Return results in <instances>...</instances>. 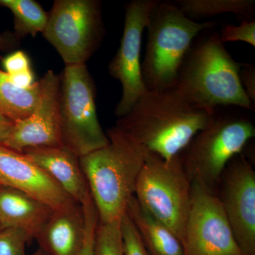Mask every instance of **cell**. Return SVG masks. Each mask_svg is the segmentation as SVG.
Here are the masks:
<instances>
[{
	"label": "cell",
	"mask_w": 255,
	"mask_h": 255,
	"mask_svg": "<svg viewBox=\"0 0 255 255\" xmlns=\"http://www.w3.org/2000/svg\"><path fill=\"white\" fill-rule=\"evenodd\" d=\"M212 21L197 22L183 13L174 1H158L149 16L142 81L147 91L174 88L179 68L193 42Z\"/></svg>",
	"instance_id": "obj_4"
},
{
	"label": "cell",
	"mask_w": 255,
	"mask_h": 255,
	"mask_svg": "<svg viewBox=\"0 0 255 255\" xmlns=\"http://www.w3.org/2000/svg\"><path fill=\"white\" fill-rule=\"evenodd\" d=\"M8 76L10 81L21 88H28L36 82H34V75L31 69L14 75H8Z\"/></svg>",
	"instance_id": "obj_28"
},
{
	"label": "cell",
	"mask_w": 255,
	"mask_h": 255,
	"mask_svg": "<svg viewBox=\"0 0 255 255\" xmlns=\"http://www.w3.org/2000/svg\"><path fill=\"white\" fill-rule=\"evenodd\" d=\"M126 212L135 224L150 255H184V247L177 236L147 212L135 196L129 201Z\"/></svg>",
	"instance_id": "obj_17"
},
{
	"label": "cell",
	"mask_w": 255,
	"mask_h": 255,
	"mask_svg": "<svg viewBox=\"0 0 255 255\" xmlns=\"http://www.w3.org/2000/svg\"><path fill=\"white\" fill-rule=\"evenodd\" d=\"M120 226L124 255H150L140 233L127 212L120 220Z\"/></svg>",
	"instance_id": "obj_22"
},
{
	"label": "cell",
	"mask_w": 255,
	"mask_h": 255,
	"mask_svg": "<svg viewBox=\"0 0 255 255\" xmlns=\"http://www.w3.org/2000/svg\"><path fill=\"white\" fill-rule=\"evenodd\" d=\"M0 6L7 8L14 16L16 38L34 37L43 33L48 19L41 5L34 0H0Z\"/></svg>",
	"instance_id": "obj_19"
},
{
	"label": "cell",
	"mask_w": 255,
	"mask_h": 255,
	"mask_svg": "<svg viewBox=\"0 0 255 255\" xmlns=\"http://www.w3.org/2000/svg\"><path fill=\"white\" fill-rule=\"evenodd\" d=\"M255 136L251 119L239 114L219 113L217 109L211 124L179 155L191 182L216 194L226 166Z\"/></svg>",
	"instance_id": "obj_5"
},
{
	"label": "cell",
	"mask_w": 255,
	"mask_h": 255,
	"mask_svg": "<svg viewBox=\"0 0 255 255\" xmlns=\"http://www.w3.org/2000/svg\"><path fill=\"white\" fill-rule=\"evenodd\" d=\"M95 94L86 64L65 65L60 77L62 143L80 158L110 142L97 117Z\"/></svg>",
	"instance_id": "obj_7"
},
{
	"label": "cell",
	"mask_w": 255,
	"mask_h": 255,
	"mask_svg": "<svg viewBox=\"0 0 255 255\" xmlns=\"http://www.w3.org/2000/svg\"><path fill=\"white\" fill-rule=\"evenodd\" d=\"M13 124L14 123L12 122L0 114V145L3 143L5 138L7 136Z\"/></svg>",
	"instance_id": "obj_29"
},
{
	"label": "cell",
	"mask_w": 255,
	"mask_h": 255,
	"mask_svg": "<svg viewBox=\"0 0 255 255\" xmlns=\"http://www.w3.org/2000/svg\"><path fill=\"white\" fill-rule=\"evenodd\" d=\"M107 135L108 145L80 158L100 223L120 221L126 214L148 154L117 127Z\"/></svg>",
	"instance_id": "obj_2"
},
{
	"label": "cell",
	"mask_w": 255,
	"mask_h": 255,
	"mask_svg": "<svg viewBox=\"0 0 255 255\" xmlns=\"http://www.w3.org/2000/svg\"><path fill=\"white\" fill-rule=\"evenodd\" d=\"M219 38L222 43L242 41L255 46V21L245 20L238 26L225 25L221 28Z\"/></svg>",
	"instance_id": "obj_24"
},
{
	"label": "cell",
	"mask_w": 255,
	"mask_h": 255,
	"mask_svg": "<svg viewBox=\"0 0 255 255\" xmlns=\"http://www.w3.org/2000/svg\"><path fill=\"white\" fill-rule=\"evenodd\" d=\"M40 82L28 88H21L10 81L0 69V114L13 123L27 118L37 108L41 99Z\"/></svg>",
	"instance_id": "obj_18"
},
{
	"label": "cell",
	"mask_w": 255,
	"mask_h": 255,
	"mask_svg": "<svg viewBox=\"0 0 255 255\" xmlns=\"http://www.w3.org/2000/svg\"><path fill=\"white\" fill-rule=\"evenodd\" d=\"M241 63L233 59L217 33L194 40L183 60L174 88L189 103L206 110L238 107L254 111L247 97L239 71Z\"/></svg>",
	"instance_id": "obj_3"
},
{
	"label": "cell",
	"mask_w": 255,
	"mask_h": 255,
	"mask_svg": "<svg viewBox=\"0 0 255 255\" xmlns=\"http://www.w3.org/2000/svg\"><path fill=\"white\" fill-rule=\"evenodd\" d=\"M240 80L245 93L255 106V67L251 64L241 63L239 71Z\"/></svg>",
	"instance_id": "obj_27"
},
{
	"label": "cell",
	"mask_w": 255,
	"mask_h": 255,
	"mask_svg": "<svg viewBox=\"0 0 255 255\" xmlns=\"http://www.w3.org/2000/svg\"><path fill=\"white\" fill-rule=\"evenodd\" d=\"M26 231L19 228L0 230V255H26V244L31 241Z\"/></svg>",
	"instance_id": "obj_23"
},
{
	"label": "cell",
	"mask_w": 255,
	"mask_h": 255,
	"mask_svg": "<svg viewBox=\"0 0 255 255\" xmlns=\"http://www.w3.org/2000/svg\"><path fill=\"white\" fill-rule=\"evenodd\" d=\"M216 111L193 105L175 88L146 90L115 127L148 152L170 161L211 124Z\"/></svg>",
	"instance_id": "obj_1"
},
{
	"label": "cell",
	"mask_w": 255,
	"mask_h": 255,
	"mask_svg": "<svg viewBox=\"0 0 255 255\" xmlns=\"http://www.w3.org/2000/svg\"><path fill=\"white\" fill-rule=\"evenodd\" d=\"M191 19L211 17L224 13L243 16L254 14V0H177L174 1Z\"/></svg>",
	"instance_id": "obj_20"
},
{
	"label": "cell",
	"mask_w": 255,
	"mask_h": 255,
	"mask_svg": "<svg viewBox=\"0 0 255 255\" xmlns=\"http://www.w3.org/2000/svg\"><path fill=\"white\" fill-rule=\"evenodd\" d=\"M49 255L47 254L46 252L43 251V250L41 249V248H39V249L38 250V251L35 252L34 253H33V255Z\"/></svg>",
	"instance_id": "obj_31"
},
{
	"label": "cell",
	"mask_w": 255,
	"mask_h": 255,
	"mask_svg": "<svg viewBox=\"0 0 255 255\" xmlns=\"http://www.w3.org/2000/svg\"><path fill=\"white\" fill-rule=\"evenodd\" d=\"M86 237L83 206L72 204L53 210L35 239L49 255H81Z\"/></svg>",
	"instance_id": "obj_14"
},
{
	"label": "cell",
	"mask_w": 255,
	"mask_h": 255,
	"mask_svg": "<svg viewBox=\"0 0 255 255\" xmlns=\"http://www.w3.org/2000/svg\"><path fill=\"white\" fill-rule=\"evenodd\" d=\"M105 28L97 0H55L43 36L65 65L86 64L98 49Z\"/></svg>",
	"instance_id": "obj_8"
},
{
	"label": "cell",
	"mask_w": 255,
	"mask_h": 255,
	"mask_svg": "<svg viewBox=\"0 0 255 255\" xmlns=\"http://www.w3.org/2000/svg\"><path fill=\"white\" fill-rule=\"evenodd\" d=\"M53 211L22 191L0 184V230L19 228L35 239Z\"/></svg>",
	"instance_id": "obj_16"
},
{
	"label": "cell",
	"mask_w": 255,
	"mask_h": 255,
	"mask_svg": "<svg viewBox=\"0 0 255 255\" xmlns=\"http://www.w3.org/2000/svg\"><path fill=\"white\" fill-rule=\"evenodd\" d=\"M184 255H245L216 194L192 182Z\"/></svg>",
	"instance_id": "obj_10"
},
{
	"label": "cell",
	"mask_w": 255,
	"mask_h": 255,
	"mask_svg": "<svg viewBox=\"0 0 255 255\" xmlns=\"http://www.w3.org/2000/svg\"><path fill=\"white\" fill-rule=\"evenodd\" d=\"M190 178L180 156L165 161L148 152L135 186L140 205L184 243L191 199Z\"/></svg>",
	"instance_id": "obj_6"
},
{
	"label": "cell",
	"mask_w": 255,
	"mask_h": 255,
	"mask_svg": "<svg viewBox=\"0 0 255 255\" xmlns=\"http://www.w3.org/2000/svg\"><path fill=\"white\" fill-rule=\"evenodd\" d=\"M5 73L11 75L21 73L31 68L28 55L24 52L17 50L5 57L2 61Z\"/></svg>",
	"instance_id": "obj_26"
},
{
	"label": "cell",
	"mask_w": 255,
	"mask_h": 255,
	"mask_svg": "<svg viewBox=\"0 0 255 255\" xmlns=\"http://www.w3.org/2000/svg\"><path fill=\"white\" fill-rule=\"evenodd\" d=\"M41 93L36 110L13 124L1 145L22 153L28 148L59 147L62 143L60 117V77L48 70L40 80Z\"/></svg>",
	"instance_id": "obj_12"
},
{
	"label": "cell",
	"mask_w": 255,
	"mask_h": 255,
	"mask_svg": "<svg viewBox=\"0 0 255 255\" xmlns=\"http://www.w3.org/2000/svg\"><path fill=\"white\" fill-rule=\"evenodd\" d=\"M157 2L158 0H132L126 6L120 46L109 65L111 76L122 84V98L115 110L119 119L126 115L146 91L140 62L142 38Z\"/></svg>",
	"instance_id": "obj_9"
},
{
	"label": "cell",
	"mask_w": 255,
	"mask_h": 255,
	"mask_svg": "<svg viewBox=\"0 0 255 255\" xmlns=\"http://www.w3.org/2000/svg\"><path fill=\"white\" fill-rule=\"evenodd\" d=\"M82 205L86 219V237L81 255H96L95 234L98 226L99 217L91 194L87 196Z\"/></svg>",
	"instance_id": "obj_25"
},
{
	"label": "cell",
	"mask_w": 255,
	"mask_h": 255,
	"mask_svg": "<svg viewBox=\"0 0 255 255\" xmlns=\"http://www.w3.org/2000/svg\"><path fill=\"white\" fill-rule=\"evenodd\" d=\"M216 195L240 249L245 255H255V171L244 155L230 161Z\"/></svg>",
	"instance_id": "obj_11"
},
{
	"label": "cell",
	"mask_w": 255,
	"mask_h": 255,
	"mask_svg": "<svg viewBox=\"0 0 255 255\" xmlns=\"http://www.w3.org/2000/svg\"><path fill=\"white\" fill-rule=\"evenodd\" d=\"M0 184L22 191L53 210L62 209L75 201L26 156L1 145Z\"/></svg>",
	"instance_id": "obj_13"
},
{
	"label": "cell",
	"mask_w": 255,
	"mask_h": 255,
	"mask_svg": "<svg viewBox=\"0 0 255 255\" xmlns=\"http://www.w3.org/2000/svg\"><path fill=\"white\" fill-rule=\"evenodd\" d=\"M22 154L43 169L73 200L82 204L90 194L80 157L65 146L28 148Z\"/></svg>",
	"instance_id": "obj_15"
},
{
	"label": "cell",
	"mask_w": 255,
	"mask_h": 255,
	"mask_svg": "<svg viewBox=\"0 0 255 255\" xmlns=\"http://www.w3.org/2000/svg\"><path fill=\"white\" fill-rule=\"evenodd\" d=\"M96 255H124L120 221L98 223L95 234Z\"/></svg>",
	"instance_id": "obj_21"
},
{
	"label": "cell",
	"mask_w": 255,
	"mask_h": 255,
	"mask_svg": "<svg viewBox=\"0 0 255 255\" xmlns=\"http://www.w3.org/2000/svg\"><path fill=\"white\" fill-rule=\"evenodd\" d=\"M16 36L0 34V50L13 46L16 42Z\"/></svg>",
	"instance_id": "obj_30"
}]
</instances>
